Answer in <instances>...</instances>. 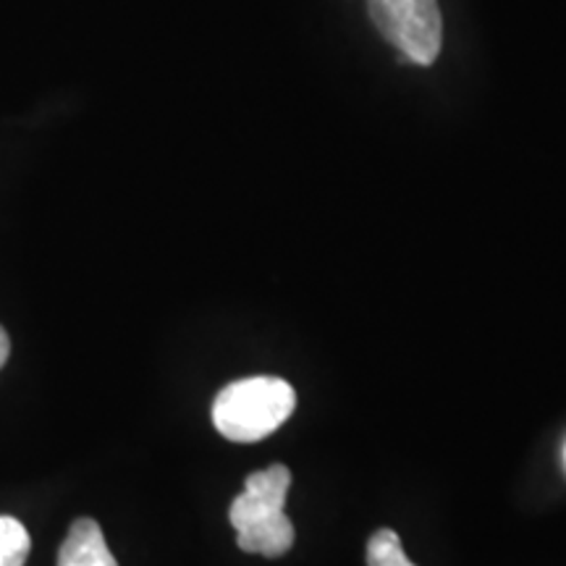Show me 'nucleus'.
Returning a JSON list of instances; mask_svg holds the SVG:
<instances>
[{
    "mask_svg": "<svg viewBox=\"0 0 566 566\" xmlns=\"http://www.w3.org/2000/svg\"><path fill=\"white\" fill-rule=\"evenodd\" d=\"M30 546L27 527L13 516H0V566H24Z\"/></svg>",
    "mask_w": 566,
    "mask_h": 566,
    "instance_id": "5",
    "label": "nucleus"
},
{
    "mask_svg": "<svg viewBox=\"0 0 566 566\" xmlns=\"http://www.w3.org/2000/svg\"><path fill=\"white\" fill-rule=\"evenodd\" d=\"M59 566H118L95 520H76L59 551Z\"/></svg>",
    "mask_w": 566,
    "mask_h": 566,
    "instance_id": "4",
    "label": "nucleus"
},
{
    "mask_svg": "<svg viewBox=\"0 0 566 566\" xmlns=\"http://www.w3.org/2000/svg\"><path fill=\"white\" fill-rule=\"evenodd\" d=\"M289 488L292 472L283 464H273L247 478L244 493L237 495L229 509L239 548L247 554L279 558L294 546V525L283 514Z\"/></svg>",
    "mask_w": 566,
    "mask_h": 566,
    "instance_id": "1",
    "label": "nucleus"
},
{
    "mask_svg": "<svg viewBox=\"0 0 566 566\" xmlns=\"http://www.w3.org/2000/svg\"><path fill=\"white\" fill-rule=\"evenodd\" d=\"M9 352H11L9 334H6V331L0 328V367H3V365H6V359H9Z\"/></svg>",
    "mask_w": 566,
    "mask_h": 566,
    "instance_id": "7",
    "label": "nucleus"
},
{
    "mask_svg": "<svg viewBox=\"0 0 566 566\" xmlns=\"http://www.w3.org/2000/svg\"><path fill=\"white\" fill-rule=\"evenodd\" d=\"M378 32L417 66H430L441 53L443 27L436 0H367Z\"/></svg>",
    "mask_w": 566,
    "mask_h": 566,
    "instance_id": "3",
    "label": "nucleus"
},
{
    "mask_svg": "<svg viewBox=\"0 0 566 566\" xmlns=\"http://www.w3.org/2000/svg\"><path fill=\"white\" fill-rule=\"evenodd\" d=\"M367 566H415L394 530H378L367 543Z\"/></svg>",
    "mask_w": 566,
    "mask_h": 566,
    "instance_id": "6",
    "label": "nucleus"
},
{
    "mask_svg": "<svg viewBox=\"0 0 566 566\" xmlns=\"http://www.w3.org/2000/svg\"><path fill=\"white\" fill-rule=\"evenodd\" d=\"M296 407L294 388L281 378L258 375L226 386L212 405L218 433L233 443L263 441L289 420Z\"/></svg>",
    "mask_w": 566,
    "mask_h": 566,
    "instance_id": "2",
    "label": "nucleus"
}]
</instances>
